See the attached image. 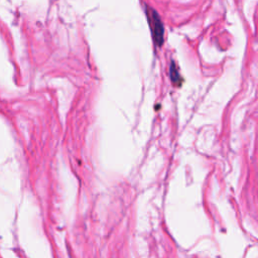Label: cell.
<instances>
[{
	"label": "cell",
	"mask_w": 258,
	"mask_h": 258,
	"mask_svg": "<svg viewBox=\"0 0 258 258\" xmlns=\"http://www.w3.org/2000/svg\"><path fill=\"white\" fill-rule=\"evenodd\" d=\"M148 15V20H149V24L151 27V31H152V35H153V39L155 41V43L157 45H161L162 41H163V26L162 23L158 17V15L156 14V12L153 10H149L147 12Z\"/></svg>",
	"instance_id": "obj_1"
}]
</instances>
